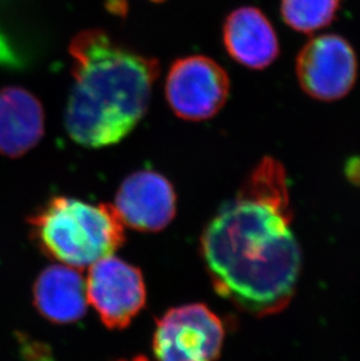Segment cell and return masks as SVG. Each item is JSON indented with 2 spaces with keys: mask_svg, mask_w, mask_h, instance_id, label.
<instances>
[{
  "mask_svg": "<svg viewBox=\"0 0 360 361\" xmlns=\"http://www.w3.org/2000/svg\"><path fill=\"white\" fill-rule=\"evenodd\" d=\"M292 218L286 169L265 157L203 233L213 288L239 310L265 317L292 302L302 268Z\"/></svg>",
  "mask_w": 360,
  "mask_h": 361,
  "instance_id": "obj_1",
  "label": "cell"
},
{
  "mask_svg": "<svg viewBox=\"0 0 360 361\" xmlns=\"http://www.w3.org/2000/svg\"><path fill=\"white\" fill-rule=\"evenodd\" d=\"M72 92L66 129L82 147H110L128 136L149 108L158 61L116 44L106 32L87 30L69 46Z\"/></svg>",
  "mask_w": 360,
  "mask_h": 361,
  "instance_id": "obj_2",
  "label": "cell"
},
{
  "mask_svg": "<svg viewBox=\"0 0 360 361\" xmlns=\"http://www.w3.org/2000/svg\"><path fill=\"white\" fill-rule=\"evenodd\" d=\"M40 248L62 264L90 267L112 256L126 241L124 225L114 204H92L55 197L30 218Z\"/></svg>",
  "mask_w": 360,
  "mask_h": 361,
  "instance_id": "obj_3",
  "label": "cell"
},
{
  "mask_svg": "<svg viewBox=\"0 0 360 361\" xmlns=\"http://www.w3.org/2000/svg\"><path fill=\"white\" fill-rule=\"evenodd\" d=\"M224 339V324L213 311L187 304L157 322L152 348L158 361H217Z\"/></svg>",
  "mask_w": 360,
  "mask_h": 361,
  "instance_id": "obj_4",
  "label": "cell"
},
{
  "mask_svg": "<svg viewBox=\"0 0 360 361\" xmlns=\"http://www.w3.org/2000/svg\"><path fill=\"white\" fill-rule=\"evenodd\" d=\"M296 78L303 92L317 101L332 102L354 89L358 60L350 42L337 35L313 37L296 58Z\"/></svg>",
  "mask_w": 360,
  "mask_h": 361,
  "instance_id": "obj_5",
  "label": "cell"
},
{
  "mask_svg": "<svg viewBox=\"0 0 360 361\" xmlns=\"http://www.w3.org/2000/svg\"><path fill=\"white\" fill-rule=\"evenodd\" d=\"M228 94L227 73L215 60L203 55L178 59L167 74V102L183 120L212 118L224 106Z\"/></svg>",
  "mask_w": 360,
  "mask_h": 361,
  "instance_id": "obj_6",
  "label": "cell"
},
{
  "mask_svg": "<svg viewBox=\"0 0 360 361\" xmlns=\"http://www.w3.org/2000/svg\"><path fill=\"white\" fill-rule=\"evenodd\" d=\"M85 288L89 303L110 330L128 326L145 305V284L140 270L115 256L90 266Z\"/></svg>",
  "mask_w": 360,
  "mask_h": 361,
  "instance_id": "obj_7",
  "label": "cell"
},
{
  "mask_svg": "<svg viewBox=\"0 0 360 361\" xmlns=\"http://www.w3.org/2000/svg\"><path fill=\"white\" fill-rule=\"evenodd\" d=\"M176 202L170 181L158 172L143 170L123 180L114 207L123 225L138 232H160L174 218Z\"/></svg>",
  "mask_w": 360,
  "mask_h": 361,
  "instance_id": "obj_8",
  "label": "cell"
},
{
  "mask_svg": "<svg viewBox=\"0 0 360 361\" xmlns=\"http://www.w3.org/2000/svg\"><path fill=\"white\" fill-rule=\"evenodd\" d=\"M222 38L228 54L248 68H267L280 54L275 30L256 7H240L233 11L224 21Z\"/></svg>",
  "mask_w": 360,
  "mask_h": 361,
  "instance_id": "obj_9",
  "label": "cell"
},
{
  "mask_svg": "<svg viewBox=\"0 0 360 361\" xmlns=\"http://www.w3.org/2000/svg\"><path fill=\"white\" fill-rule=\"evenodd\" d=\"M44 133L40 101L21 87L0 89V154L21 157L37 147Z\"/></svg>",
  "mask_w": 360,
  "mask_h": 361,
  "instance_id": "obj_10",
  "label": "cell"
},
{
  "mask_svg": "<svg viewBox=\"0 0 360 361\" xmlns=\"http://www.w3.org/2000/svg\"><path fill=\"white\" fill-rule=\"evenodd\" d=\"M39 314L54 324L80 321L88 309L85 281L73 267L56 264L41 271L33 286Z\"/></svg>",
  "mask_w": 360,
  "mask_h": 361,
  "instance_id": "obj_11",
  "label": "cell"
},
{
  "mask_svg": "<svg viewBox=\"0 0 360 361\" xmlns=\"http://www.w3.org/2000/svg\"><path fill=\"white\" fill-rule=\"evenodd\" d=\"M342 0H281L283 20L295 31L313 33L329 26Z\"/></svg>",
  "mask_w": 360,
  "mask_h": 361,
  "instance_id": "obj_12",
  "label": "cell"
},
{
  "mask_svg": "<svg viewBox=\"0 0 360 361\" xmlns=\"http://www.w3.org/2000/svg\"><path fill=\"white\" fill-rule=\"evenodd\" d=\"M117 361H150L149 359L144 357V355H136V357H133V359H130V360H126V359H122V360Z\"/></svg>",
  "mask_w": 360,
  "mask_h": 361,
  "instance_id": "obj_13",
  "label": "cell"
},
{
  "mask_svg": "<svg viewBox=\"0 0 360 361\" xmlns=\"http://www.w3.org/2000/svg\"><path fill=\"white\" fill-rule=\"evenodd\" d=\"M153 1H157V3H160V1H163V0H153Z\"/></svg>",
  "mask_w": 360,
  "mask_h": 361,
  "instance_id": "obj_14",
  "label": "cell"
}]
</instances>
